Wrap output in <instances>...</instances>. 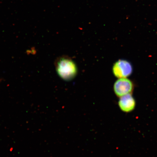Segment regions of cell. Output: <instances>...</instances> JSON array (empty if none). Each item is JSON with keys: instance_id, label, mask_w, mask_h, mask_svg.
I'll return each instance as SVG.
<instances>
[{"instance_id": "6da1fadb", "label": "cell", "mask_w": 157, "mask_h": 157, "mask_svg": "<svg viewBox=\"0 0 157 157\" xmlns=\"http://www.w3.org/2000/svg\"><path fill=\"white\" fill-rule=\"evenodd\" d=\"M56 70L58 75L66 80L72 79L77 72L75 64L73 61L68 58H62L59 61Z\"/></svg>"}, {"instance_id": "7a4b0ae2", "label": "cell", "mask_w": 157, "mask_h": 157, "mask_svg": "<svg viewBox=\"0 0 157 157\" xmlns=\"http://www.w3.org/2000/svg\"><path fill=\"white\" fill-rule=\"evenodd\" d=\"M113 70L114 75L117 78H127L132 74L133 68L130 62L125 60H120L114 64Z\"/></svg>"}, {"instance_id": "3957f363", "label": "cell", "mask_w": 157, "mask_h": 157, "mask_svg": "<svg viewBox=\"0 0 157 157\" xmlns=\"http://www.w3.org/2000/svg\"><path fill=\"white\" fill-rule=\"evenodd\" d=\"M134 86L132 82L127 78H119L115 82L114 91L118 97L132 93Z\"/></svg>"}, {"instance_id": "277c9868", "label": "cell", "mask_w": 157, "mask_h": 157, "mask_svg": "<svg viewBox=\"0 0 157 157\" xmlns=\"http://www.w3.org/2000/svg\"><path fill=\"white\" fill-rule=\"evenodd\" d=\"M118 104L121 110L126 113L133 111L136 106V101L131 94L120 97Z\"/></svg>"}]
</instances>
